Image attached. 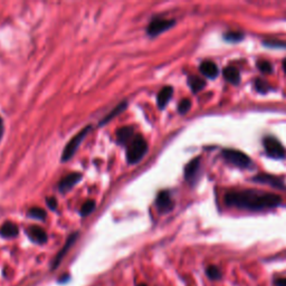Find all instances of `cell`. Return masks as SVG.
I'll list each match as a JSON object with an SVG mask.
<instances>
[{"mask_svg":"<svg viewBox=\"0 0 286 286\" xmlns=\"http://www.w3.org/2000/svg\"><path fill=\"white\" fill-rule=\"evenodd\" d=\"M46 203L48 205V207L53 209V210H55L56 207H57V200L55 198H47L46 200Z\"/></svg>","mask_w":286,"mask_h":286,"instance_id":"cell-28","label":"cell"},{"mask_svg":"<svg viewBox=\"0 0 286 286\" xmlns=\"http://www.w3.org/2000/svg\"><path fill=\"white\" fill-rule=\"evenodd\" d=\"M263 144L267 154L271 158L274 159H283L285 158V149L284 146L281 144V142L275 139L274 137H266L263 140Z\"/></svg>","mask_w":286,"mask_h":286,"instance_id":"cell-5","label":"cell"},{"mask_svg":"<svg viewBox=\"0 0 286 286\" xmlns=\"http://www.w3.org/2000/svg\"><path fill=\"white\" fill-rule=\"evenodd\" d=\"M199 70L201 72V74L205 75L206 77L208 78H216L219 73L217 65L214 64V62L210 61H205L201 63Z\"/></svg>","mask_w":286,"mask_h":286,"instance_id":"cell-11","label":"cell"},{"mask_svg":"<svg viewBox=\"0 0 286 286\" xmlns=\"http://www.w3.org/2000/svg\"><path fill=\"white\" fill-rule=\"evenodd\" d=\"M147 150V143L145 139L140 134L133 137V139L129 143L127 151V159L130 163H137L144 156Z\"/></svg>","mask_w":286,"mask_h":286,"instance_id":"cell-2","label":"cell"},{"mask_svg":"<svg viewBox=\"0 0 286 286\" xmlns=\"http://www.w3.org/2000/svg\"><path fill=\"white\" fill-rule=\"evenodd\" d=\"M76 238H77V234H72L70 237H69V239L66 240V244L64 245V247L62 248V250L60 253L57 254V256L55 257V259H54V262H53V268H55L57 267L58 265H60V263L61 261L63 259V257L65 256V254L69 252V249L71 248V246L74 244V241L76 240Z\"/></svg>","mask_w":286,"mask_h":286,"instance_id":"cell-13","label":"cell"},{"mask_svg":"<svg viewBox=\"0 0 286 286\" xmlns=\"http://www.w3.org/2000/svg\"><path fill=\"white\" fill-rule=\"evenodd\" d=\"M94 208H95V203H94L93 200H87L86 203L82 206L79 213L82 216H87V214H89L93 212Z\"/></svg>","mask_w":286,"mask_h":286,"instance_id":"cell-24","label":"cell"},{"mask_svg":"<svg viewBox=\"0 0 286 286\" xmlns=\"http://www.w3.org/2000/svg\"><path fill=\"white\" fill-rule=\"evenodd\" d=\"M206 273H207L209 279L214 280V281L219 280L221 277V272L217 266H213V265L208 266L207 270H206Z\"/></svg>","mask_w":286,"mask_h":286,"instance_id":"cell-21","label":"cell"},{"mask_svg":"<svg viewBox=\"0 0 286 286\" xmlns=\"http://www.w3.org/2000/svg\"><path fill=\"white\" fill-rule=\"evenodd\" d=\"M188 84H189V86L194 93L201 91V89H203L206 85L205 80H203L199 77H197V76H190V77L188 78Z\"/></svg>","mask_w":286,"mask_h":286,"instance_id":"cell-18","label":"cell"},{"mask_svg":"<svg viewBox=\"0 0 286 286\" xmlns=\"http://www.w3.org/2000/svg\"><path fill=\"white\" fill-rule=\"evenodd\" d=\"M172 94H173V88L171 86H165L161 89L158 94V98H156L160 109H163V107L168 104L170 98L172 97Z\"/></svg>","mask_w":286,"mask_h":286,"instance_id":"cell-15","label":"cell"},{"mask_svg":"<svg viewBox=\"0 0 286 286\" xmlns=\"http://www.w3.org/2000/svg\"><path fill=\"white\" fill-rule=\"evenodd\" d=\"M283 69H284V72L286 73V60H284V62H283Z\"/></svg>","mask_w":286,"mask_h":286,"instance_id":"cell-31","label":"cell"},{"mask_svg":"<svg viewBox=\"0 0 286 286\" xmlns=\"http://www.w3.org/2000/svg\"><path fill=\"white\" fill-rule=\"evenodd\" d=\"M223 37H225L227 42L237 43L240 42L241 39H244V34L239 33V31H228V33L223 35Z\"/></svg>","mask_w":286,"mask_h":286,"instance_id":"cell-20","label":"cell"},{"mask_svg":"<svg viewBox=\"0 0 286 286\" xmlns=\"http://www.w3.org/2000/svg\"><path fill=\"white\" fill-rule=\"evenodd\" d=\"M227 205L248 210L274 208L282 204L280 196L257 190H232L225 197Z\"/></svg>","mask_w":286,"mask_h":286,"instance_id":"cell-1","label":"cell"},{"mask_svg":"<svg viewBox=\"0 0 286 286\" xmlns=\"http://www.w3.org/2000/svg\"><path fill=\"white\" fill-rule=\"evenodd\" d=\"M263 45L264 46L270 47V48H286V43L281 42V40H277V39L264 40Z\"/></svg>","mask_w":286,"mask_h":286,"instance_id":"cell-22","label":"cell"},{"mask_svg":"<svg viewBox=\"0 0 286 286\" xmlns=\"http://www.w3.org/2000/svg\"><path fill=\"white\" fill-rule=\"evenodd\" d=\"M133 139V128L131 127H124L121 128L118 133H116V140L120 144H127L130 143Z\"/></svg>","mask_w":286,"mask_h":286,"instance_id":"cell-14","label":"cell"},{"mask_svg":"<svg viewBox=\"0 0 286 286\" xmlns=\"http://www.w3.org/2000/svg\"><path fill=\"white\" fill-rule=\"evenodd\" d=\"M156 208L159 209L161 213H168L173 208V201L171 199V196L168 191H161L159 192L158 197H156Z\"/></svg>","mask_w":286,"mask_h":286,"instance_id":"cell-7","label":"cell"},{"mask_svg":"<svg viewBox=\"0 0 286 286\" xmlns=\"http://www.w3.org/2000/svg\"><path fill=\"white\" fill-rule=\"evenodd\" d=\"M190 107H191V101L188 100V98H183V100L179 103L178 111L180 114H186L187 112L190 110Z\"/></svg>","mask_w":286,"mask_h":286,"instance_id":"cell-25","label":"cell"},{"mask_svg":"<svg viewBox=\"0 0 286 286\" xmlns=\"http://www.w3.org/2000/svg\"><path fill=\"white\" fill-rule=\"evenodd\" d=\"M28 216L33 217L35 219H38V220H44L45 218H46V213H45V210L40 209V208H31L29 212H28Z\"/></svg>","mask_w":286,"mask_h":286,"instance_id":"cell-23","label":"cell"},{"mask_svg":"<svg viewBox=\"0 0 286 286\" xmlns=\"http://www.w3.org/2000/svg\"><path fill=\"white\" fill-rule=\"evenodd\" d=\"M18 227L12 222H6L3 223L0 228V235L2 237H6V238H12V237H16L18 235Z\"/></svg>","mask_w":286,"mask_h":286,"instance_id":"cell-17","label":"cell"},{"mask_svg":"<svg viewBox=\"0 0 286 286\" xmlns=\"http://www.w3.org/2000/svg\"><path fill=\"white\" fill-rule=\"evenodd\" d=\"M255 86H256V89L259 93H266L268 92V88H270V86H268V84L265 82V80L259 79V78L255 80Z\"/></svg>","mask_w":286,"mask_h":286,"instance_id":"cell-27","label":"cell"},{"mask_svg":"<svg viewBox=\"0 0 286 286\" xmlns=\"http://www.w3.org/2000/svg\"><path fill=\"white\" fill-rule=\"evenodd\" d=\"M27 234H28L29 238L33 240L34 243H37V244H45L48 239L47 234L45 232L43 228L37 227V226L30 227Z\"/></svg>","mask_w":286,"mask_h":286,"instance_id":"cell-10","label":"cell"},{"mask_svg":"<svg viewBox=\"0 0 286 286\" xmlns=\"http://www.w3.org/2000/svg\"><path fill=\"white\" fill-rule=\"evenodd\" d=\"M139 286H146V285H145V284H140Z\"/></svg>","mask_w":286,"mask_h":286,"instance_id":"cell-32","label":"cell"},{"mask_svg":"<svg viewBox=\"0 0 286 286\" xmlns=\"http://www.w3.org/2000/svg\"><path fill=\"white\" fill-rule=\"evenodd\" d=\"M253 181L259 182V183H265V185L281 188V189L284 187V182L282 179L274 177V176H271V174H266V173H262V174H258V176L256 177H254Z\"/></svg>","mask_w":286,"mask_h":286,"instance_id":"cell-9","label":"cell"},{"mask_svg":"<svg viewBox=\"0 0 286 286\" xmlns=\"http://www.w3.org/2000/svg\"><path fill=\"white\" fill-rule=\"evenodd\" d=\"M125 107H127V102L121 103V104H119L118 106H116L115 109L111 112V113H109V114L106 115V118L103 119V121L101 122V124H104V123H106V122H109V121H110L111 119H113L114 116H116V115H118L119 113H121V112L124 111V110H125Z\"/></svg>","mask_w":286,"mask_h":286,"instance_id":"cell-19","label":"cell"},{"mask_svg":"<svg viewBox=\"0 0 286 286\" xmlns=\"http://www.w3.org/2000/svg\"><path fill=\"white\" fill-rule=\"evenodd\" d=\"M89 130H91V127H86L85 129H83L82 131L76 134V136L72 139L69 143H67V145L65 146V149H64V151H63V154H62L63 162H65V161H69L72 156L75 154V152H76V150L78 149L80 142L84 140V138L86 137V134L88 133Z\"/></svg>","mask_w":286,"mask_h":286,"instance_id":"cell-4","label":"cell"},{"mask_svg":"<svg viewBox=\"0 0 286 286\" xmlns=\"http://www.w3.org/2000/svg\"><path fill=\"white\" fill-rule=\"evenodd\" d=\"M276 286H286V279L285 277H280V279L275 280Z\"/></svg>","mask_w":286,"mask_h":286,"instance_id":"cell-29","label":"cell"},{"mask_svg":"<svg viewBox=\"0 0 286 286\" xmlns=\"http://www.w3.org/2000/svg\"><path fill=\"white\" fill-rule=\"evenodd\" d=\"M174 24H176V21L173 19L154 18V19L150 22L149 26H147V34L152 36V37H154V36H158L159 34L171 28Z\"/></svg>","mask_w":286,"mask_h":286,"instance_id":"cell-6","label":"cell"},{"mask_svg":"<svg viewBox=\"0 0 286 286\" xmlns=\"http://www.w3.org/2000/svg\"><path fill=\"white\" fill-rule=\"evenodd\" d=\"M222 156L226 159L227 162L241 169L248 168L250 163H252V160L249 159V156L238 150L225 149L222 151Z\"/></svg>","mask_w":286,"mask_h":286,"instance_id":"cell-3","label":"cell"},{"mask_svg":"<svg viewBox=\"0 0 286 286\" xmlns=\"http://www.w3.org/2000/svg\"><path fill=\"white\" fill-rule=\"evenodd\" d=\"M2 134H3V122H2V119L0 118V140H1Z\"/></svg>","mask_w":286,"mask_h":286,"instance_id":"cell-30","label":"cell"},{"mask_svg":"<svg viewBox=\"0 0 286 286\" xmlns=\"http://www.w3.org/2000/svg\"><path fill=\"white\" fill-rule=\"evenodd\" d=\"M80 179H82V174L80 173H77V172L71 173L69 174V176H66L62 179L60 185H58V189H60V191L62 192L69 191L76 185V183L79 182Z\"/></svg>","mask_w":286,"mask_h":286,"instance_id":"cell-8","label":"cell"},{"mask_svg":"<svg viewBox=\"0 0 286 286\" xmlns=\"http://www.w3.org/2000/svg\"><path fill=\"white\" fill-rule=\"evenodd\" d=\"M257 67L263 72V73H265V74H271L272 72H273V65L271 64L270 62H267V61L258 62L257 63Z\"/></svg>","mask_w":286,"mask_h":286,"instance_id":"cell-26","label":"cell"},{"mask_svg":"<svg viewBox=\"0 0 286 286\" xmlns=\"http://www.w3.org/2000/svg\"><path fill=\"white\" fill-rule=\"evenodd\" d=\"M200 168V158L192 159L185 168V179L187 181H192L196 178L197 172Z\"/></svg>","mask_w":286,"mask_h":286,"instance_id":"cell-12","label":"cell"},{"mask_svg":"<svg viewBox=\"0 0 286 286\" xmlns=\"http://www.w3.org/2000/svg\"><path fill=\"white\" fill-rule=\"evenodd\" d=\"M223 76L228 80V82L237 85L240 82V74L238 70L234 66H227L225 70H223Z\"/></svg>","mask_w":286,"mask_h":286,"instance_id":"cell-16","label":"cell"}]
</instances>
